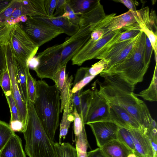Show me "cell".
<instances>
[{
  "instance_id": "obj_28",
  "label": "cell",
  "mask_w": 157,
  "mask_h": 157,
  "mask_svg": "<svg viewBox=\"0 0 157 157\" xmlns=\"http://www.w3.org/2000/svg\"><path fill=\"white\" fill-rule=\"evenodd\" d=\"M73 77L72 75L68 76L66 74L64 84L62 89L59 91L61 101L60 113H62L64 107L69 101L72 94L71 87Z\"/></svg>"
},
{
  "instance_id": "obj_13",
  "label": "cell",
  "mask_w": 157,
  "mask_h": 157,
  "mask_svg": "<svg viewBox=\"0 0 157 157\" xmlns=\"http://www.w3.org/2000/svg\"><path fill=\"white\" fill-rule=\"evenodd\" d=\"M93 97L85 124L109 120V104L96 88L93 89Z\"/></svg>"
},
{
  "instance_id": "obj_19",
  "label": "cell",
  "mask_w": 157,
  "mask_h": 157,
  "mask_svg": "<svg viewBox=\"0 0 157 157\" xmlns=\"http://www.w3.org/2000/svg\"><path fill=\"white\" fill-rule=\"evenodd\" d=\"M105 157H128L132 151L118 139L112 140L100 148Z\"/></svg>"
},
{
  "instance_id": "obj_37",
  "label": "cell",
  "mask_w": 157,
  "mask_h": 157,
  "mask_svg": "<svg viewBox=\"0 0 157 157\" xmlns=\"http://www.w3.org/2000/svg\"><path fill=\"white\" fill-rule=\"evenodd\" d=\"M0 86L5 96L12 94L11 81L7 67L0 78Z\"/></svg>"
},
{
  "instance_id": "obj_48",
  "label": "cell",
  "mask_w": 157,
  "mask_h": 157,
  "mask_svg": "<svg viewBox=\"0 0 157 157\" xmlns=\"http://www.w3.org/2000/svg\"><path fill=\"white\" fill-rule=\"evenodd\" d=\"M57 2V0H44V8L48 17H51L53 16Z\"/></svg>"
},
{
  "instance_id": "obj_1",
  "label": "cell",
  "mask_w": 157,
  "mask_h": 157,
  "mask_svg": "<svg viewBox=\"0 0 157 157\" xmlns=\"http://www.w3.org/2000/svg\"><path fill=\"white\" fill-rule=\"evenodd\" d=\"M36 85L34 107L46 132L54 141L60 113L59 92L55 84L50 86L42 79L36 81Z\"/></svg>"
},
{
  "instance_id": "obj_9",
  "label": "cell",
  "mask_w": 157,
  "mask_h": 157,
  "mask_svg": "<svg viewBox=\"0 0 157 157\" xmlns=\"http://www.w3.org/2000/svg\"><path fill=\"white\" fill-rule=\"evenodd\" d=\"M148 6L134 11L135 18L140 31L149 39L155 54V60H157V19L155 11L150 13Z\"/></svg>"
},
{
  "instance_id": "obj_53",
  "label": "cell",
  "mask_w": 157,
  "mask_h": 157,
  "mask_svg": "<svg viewBox=\"0 0 157 157\" xmlns=\"http://www.w3.org/2000/svg\"><path fill=\"white\" fill-rule=\"evenodd\" d=\"M86 157H105L102 153L100 148L87 152Z\"/></svg>"
},
{
  "instance_id": "obj_6",
  "label": "cell",
  "mask_w": 157,
  "mask_h": 157,
  "mask_svg": "<svg viewBox=\"0 0 157 157\" xmlns=\"http://www.w3.org/2000/svg\"><path fill=\"white\" fill-rule=\"evenodd\" d=\"M63 43L49 47L39 53L36 58L38 61L33 70L41 79L49 78L52 80L61 68L62 52Z\"/></svg>"
},
{
  "instance_id": "obj_46",
  "label": "cell",
  "mask_w": 157,
  "mask_h": 157,
  "mask_svg": "<svg viewBox=\"0 0 157 157\" xmlns=\"http://www.w3.org/2000/svg\"><path fill=\"white\" fill-rule=\"evenodd\" d=\"M82 91L83 89H82L75 93H72V95L74 106L80 116H81L82 115L81 97V94Z\"/></svg>"
},
{
  "instance_id": "obj_22",
  "label": "cell",
  "mask_w": 157,
  "mask_h": 157,
  "mask_svg": "<svg viewBox=\"0 0 157 157\" xmlns=\"http://www.w3.org/2000/svg\"><path fill=\"white\" fill-rule=\"evenodd\" d=\"M23 15L28 17H47L44 0H20Z\"/></svg>"
},
{
  "instance_id": "obj_8",
  "label": "cell",
  "mask_w": 157,
  "mask_h": 157,
  "mask_svg": "<svg viewBox=\"0 0 157 157\" xmlns=\"http://www.w3.org/2000/svg\"><path fill=\"white\" fill-rule=\"evenodd\" d=\"M124 31L122 28L112 32L103 36L97 41H94L90 38L82 48L71 59L72 64L80 66L86 61L95 58L103 48Z\"/></svg>"
},
{
  "instance_id": "obj_7",
  "label": "cell",
  "mask_w": 157,
  "mask_h": 157,
  "mask_svg": "<svg viewBox=\"0 0 157 157\" xmlns=\"http://www.w3.org/2000/svg\"><path fill=\"white\" fill-rule=\"evenodd\" d=\"M21 23L24 31L39 47L64 33L61 29L35 17H28L26 21Z\"/></svg>"
},
{
  "instance_id": "obj_27",
  "label": "cell",
  "mask_w": 157,
  "mask_h": 157,
  "mask_svg": "<svg viewBox=\"0 0 157 157\" xmlns=\"http://www.w3.org/2000/svg\"><path fill=\"white\" fill-rule=\"evenodd\" d=\"M97 0H67V2L74 12L76 14L79 15L90 9Z\"/></svg>"
},
{
  "instance_id": "obj_54",
  "label": "cell",
  "mask_w": 157,
  "mask_h": 157,
  "mask_svg": "<svg viewBox=\"0 0 157 157\" xmlns=\"http://www.w3.org/2000/svg\"><path fill=\"white\" fill-rule=\"evenodd\" d=\"M13 0H0V12L9 6Z\"/></svg>"
},
{
  "instance_id": "obj_50",
  "label": "cell",
  "mask_w": 157,
  "mask_h": 157,
  "mask_svg": "<svg viewBox=\"0 0 157 157\" xmlns=\"http://www.w3.org/2000/svg\"><path fill=\"white\" fill-rule=\"evenodd\" d=\"M66 0H57L56 10L53 17L61 16L64 13Z\"/></svg>"
},
{
  "instance_id": "obj_23",
  "label": "cell",
  "mask_w": 157,
  "mask_h": 157,
  "mask_svg": "<svg viewBox=\"0 0 157 157\" xmlns=\"http://www.w3.org/2000/svg\"><path fill=\"white\" fill-rule=\"evenodd\" d=\"M33 17L61 29L64 31V33L70 36L77 32L80 27L78 25L72 24L67 18L62 16L51 17Z\"/></svg>"
},
{
  "instance_id": "obj_4",
  "label": "cell",
  "mask_w": 157,
  "mask_h": 157,
  "mask_svg": "<svg viewBox=\"0 0 157 157\" xmlns=\"http://www.w3.org/2000/svg\"><path fill=\"white\" fill-rule=\"evenodd\" d=\"M99 91L106 99H113L122 107L144 129L148 127L152 118L145 102L134 92L125 91L104 85Z\"/></svg>"
},
{
  "instance_id": "obj_18",
  "label": "cell",
  "mask_w": 157,
  "mask_h": 157,
  "mask_svg": "<svg viewBox=\"0 0 157 157\" xmlns=\"http://www.w3.org/2000/svg\"><path fill=\"white\" fill-rule=\"evenodd\" d=\"M100 1L98 0L95 4L88 11L79 15V26L90 25L91 28L106 15Z\"/></svg>"
},
{
  "instance_id": "obj_44",
  "label": "cell",
  "mask_w": 157,
  "mask_h": 157,
  "mask_svg": "<svg viewBox=\"0 0 157 157\" xmlns=\"http://www.w3.org/2000/svg\"><path fill=\"white\" fill-rule=\"evenodd\" d=\"M66 65H65L61 67L52 79L59 91L62 89L65 82Z\"/></svg>"
},
{
  "instance_id": "obj_32",
  "label": "cell",
  "mask_w": 157,
  "mask_h": 157,
  "mask_svg": "<svg viewBox=\"0 0 157 157\" xmlns=\"http://www.w3.org/2000/svg\"><path fill=\"white\" fill-rule=\"evenodd\" d=\"M93 95L92 90L88 89L82 91L81 94V100L82 115L81 117L85 122L90 108Z\"/></svg>"
},
{
  "instance_id": "obj_40",
  "label": "cell",
  "mask_w": 157,
  "mask_h": 157,
  "mask_svg": "<svg viewBox=\"0 0 157 157\" xmlns=\"http://www.w3.org/2000/svg\"><path fill=\"white\" fill-rule=\"evenodd\" d=\"M141 31L133 29H126L120 33L113 40L114 43H118L132 39L137 36Z\"/></svg>"
},
{
  "instance_id": "obj_26",
  "label": "cell",
  "mask_w": 157,
  "mask_h": 157,
  "mask_svg": "<svg viewBox=\"0 0 157 157\" xmlns=\"http://www.w3.org/2000/svg\"><path fill=\"white\" fill-rule=\"evenodd\" d=\"M155 63V70L151 83L147 89L136 94L137 96L142 98L145 101H157V66Z\"/></svg>"
},
{
  "instance_id": "obj_14",
  "label": "cell",
  "mask_w": 157,
  "mask_h": 157,
  "mask_svg": "<svg viewBox=\"0 0 157 157\" xmlns=\"http://www.w3.org/2000/svg\"><path fill=\"white\" fill-rule=\"evenodd\" d=\"M86 124L90 127L98 147L117 139V134L119 126L112 121L95 122Z\"/></svg>"
},
{
  "instance_id": "obj_15",
  "label": "cell",
  "mask_w": 157,
  "mask_h": 157,
  "mask_svg": "<svg viewBox=\"0 0 157 157\" xmlns=\"http://www.w3.org/2000/svg\"><path fill=\"white\" fill-rule=\"evenodd\" d=\"M109 105V121L119 127L128 129H144L121 106L113 99L107 100Z\"/></svg>"
},
{
  "instance_id": "obj_11",
  "label": "cell",
  "mask_w": 157,
  "mask_h": 157,
  "mask_svg": "<svg viewBox=\"0 0 157 157\" xmlns=\"http://www.w3.org/2000/svg\"><path fill=\"white\" fill-rule=\"evenodd\" d=\"M116 15V13H113L105 15L91 28L92 32L96 30H101L104 32L103 36L110 32L136 23L134 11L129 10L119 15Z\"/></svg>"
},
{
  "instance_id": "obj_25",
  "label": "cell",
  "mask_w": 157,
  "mask_h": 157,
  "mask_svg": "<svg viewBox=\"0 0 157 157\" xmlns=\"http://www.w3.org/2000/svg\"><path fill=\"white\" fill-rule=\"evenodd\" d=\"M89 67H81L78 69L75 75L71 91L75 93L80 90L90 82L95 76L90 75L89 73Z\"/></svg>"
},
{
  "instance_id": "obj_24",
  "label": "cell",
  "mask_w": 157,
  "mask_h": 157,
  "mask_svg": "<svg viewBox=\"0 0 157 157\" xmlns=\"http://www.w3.org/2000/svg\"><path fill=\"white\" fill-rule=\"evenodd\" d=\"M72 95L70 100L63 109V114L60 124L59 142L61 144L62 140H64L67 136L71 123L73 121L74 106L73 103Z\"/></svg>"
},
{
  "instance_id": "obj_2",
  "label": "cell",
  "mask_w": 157,
  "mask_h": 157,
  "mask_svg": "<svg viewBox=\"0 0 157 157\" xmlns=\"http://www.w3.org/2000/svg\"><path fill=\"white\" fill-rule=\"evenodd\" d=\"M25 129L23 132L25 141V150L29 157H57L55 142L46 132L29 100Z\"/></svg>"
},
{
  "instance_id": "obj_51",
  "label": "cell",
  "mask_w": 157,
  "mask_h": 157,
  "mask_svg": "<svg viewBox=\"0 0 157 157\" xmlns=\"http://www.w3.org/2000/svg\"><path fill=\"white\" fill-rule=\"evenodd\" d=\"M117 2H120L124 4L129 10L132 11L136 10V6L139 4L138 2L136 0H113Z\"/></svg>"
},
{
  "instance_id": "obj_43",
  "label": "cell",
  "mask_w": 157,
  "mask_h": 157,
  "mask_svg": "<svg viewBox=\"0 0 157 157\" xmlns=\"http://www.w3.org/2000/svg\"><path fill=\"white\" fill-rule=\"evenodd\" d=\"M62 16L67 18L72 24L78 25L80 21L79 16L76 14L74 12L69 6L67 0H66L65 11Z\"/></svg>"
},
{
  "instance_id": "obj_16",
  "label": "cell",
  "mask_w": 157,
  "mask_h": 157,
  "mask_svg": "<svg viewBox=\"0 0 157 157\" xmlns=\"http://www.w3.org/2000/svg\"><path fill=\"white\" fill-rule=\"evenodd\" d=\"M130 131L133 141L135 157H153V148L149 138L140 129L130 128Z\"/></svg>"
},
{
  "instance_id": "obj_52",
  "label": "cell",
  "mask_w": 157,
  "mask_h": 157,
  "mask_svg": "<svg viewBox=\"0 0 157 157\" xmlns=\"http://www.w3.org/2000/svg\"><path fill=\"white\" fill-rule=\"evenodd\" d=\"M103 31L100 29L96 30L92 32L90 39L94 41H97L101 39L103 36Z\"/></svg>"
},
{
  "instance_id": "obj_55",
  "label": "cell",
  "mask_w": 157,
  "mask_h": 157,
  "mask_svg": "<svg viewBox=\"0 0 157 157\" xmlns=\"http://www.w3.org/2000/svg\"><path fill=\"white\" fill-rule=\"evenodd\" d=\"M153 157H157V155H156V156H154Z\"/></svg>"
},
{
  "instance_id": "obj_21",
  "label": "cell",
  "mask_w": 157,
  "mask_h": 157,
  "mask_svg": "<svg viewBox=\"0 0 157 157\" xmlns=\"http://www.w3.org/2000/svg\"><path fill=\"white\" fill-rule=\"evenodd\" d=\"M0 157H26L21 138L13 134L0 152Z\"/></svg>"
},
{
  "instance_id": "obj_12",
  "label": "cell",
  "mask_w": 157,
  "mask_h": 157,
  "mask_svg": "<svg viewBox=\"0 0 157 157\" xmlns=\"http://www.w3.org/2000/svg\"><path fill=\"white\" fill-rule=\"evenodd\" d=\"M7 67L11 83L12 94L17 105L21 121L26 128L28 114L27 105L23 101L18 87L12 53L9 42L5 45Z\"/></svg>"
},
{
  "instance_id": "obj_5",
  "label": "cell",
  "mask_w": 157,
  "mask_h": 157,
  "mask_svg": "<svg viewBox=\"0 0 157 157\" xmlns=\"http://www.w3.org/2000/svg\"><path fill=\"white\" fill-rule=\"evenodd\" d=\"M9 43L13 55L28 63L35 56L39 48L25 32L20 23L14 24L10 32Z\"/></svg>"
},
{
  "instance_id": "obj_42",
  "label": "cell",
  "mask_w": 157,
  "mask_h": 157,
  "mask_svg": "<svg viewBox=\"0 0 157 157\" xmlns=\"http://www.w3.org/2000/svg\"><path fill=\"white\" fill-rule=\"evenodd\" d=\"M107 62L105 59H101L92 65L89 68L88 72L91 75L96 76L105 70L107 66Z\"/></svg>"
},
{
  "instance_id": "obj_41",
  "label": "cell",
  "mask_w": 157,
  "mask_h": 157,
  "mask_svg": "<svg viewBox=\"0 0 157 157\" xmlns=\"http://www.w3.org/2000/svg\"><path fill=\"white\" fill-rule=\"evenodd\" d=\"M73 114L74 115L73 131L75 141L77 139L79 134L82 132L83 125L85 124L82 118L80 117L74 107Z\"/></svg>"
},
{
  "instance_id": "obj_20",
  "label": "cell",
  "mask_w": 157,
  "mask_h": 157,
  "mask_svg": "<svg viewBox=\"0 0 157 157\" xmlns=\"http://www.w3.org/2000/svg\"><path fill=\"white\" fill-rule=\"evenodd\" d=\"M100 75L104 78L103 82L101 83L104 85L126 92H134L135 86L116 74L102 72Z\"/></svg>"
},
{
  "instance_id": "obj_45",
  "label": "cell",
  "mask_w": 157,
  "mask_h": 157,
  "mask_svg": "<svg viewBox=\"0 0 157 157\" xmlns=\"http://www.w3.org/2000/svg\"><path fill=\"white\" fill-rule=\"evenodd\" d=\"M5 45L0 43V78L7 68Z\"/></svg>"
},
{
  "instance_id": "obj_38",
  "label": "cell",
  "mask_w": 157,
  "mask_h": 157,
  "mask_svg": "<svg viewBox=\"0 0 157 157\" xmlns=\"http://www.w3.org/2000/svg\"><path fill=\"white\" fill-rule=\"evenodd\" d=\"M16 0H13L12 4L8 7L0 12V24L8 21L13 24L14 19L12 17L13 11L15 8Z\"/></svg>"
},
{
  "instance_id": "obj_35",
  "label": "cell",
  "mask_w": 157,
  "mask_h": 157,
  "mask_svg": "<svg viewBox=\"0 0 157 157\" xmlns=\"http://www.w3.org/2000/svg\"><path fill=\"white\" fill-rule=\"evenodd\" d=\"M13 25L8 21L0 24V43L6 45L9 42L10 32Z\"/></svg>"
},
{
  "instance_id": "obj_17",
  "label": "cell",
  "mask_w": 157,
  "mask_h": 157,
  "mask_svg": "<svg viewBox=\"0 0 157 157\" xmlns=\"http://www.w3.org/2000/svg\"><path fill=\"white\" fill-rule=\"evenodd\" d=\"M13 56L18 87L23 101L27 105L29 99L27 80V73L29 71V64Z\"/></svg>"
},
{
  "instance_id": "obj_47",
  "label": "cell",
  "mask_w": 157,
  "mask_h": 157,
  "mask_svg": "<svg viewBox=\"0 0 157 157\" xmlns=\"http://www.w3.org/2000/svg\"><path fill=\"white\" fill-rule=\"evenodd\" d=\"M153 49L148 38L146 36L144 48V59L146 64L149 66Z\"/></svg>"
},
{
  "instance_id": "obj_49",
  "label": "cell",
  "mask_w": 157,
  "mask_h": 157,
  "mask_svg": "<svg viewBox=\"0 0 157 157\" xmlns=\"http://www.w3.org/2000/svg\"><path fill=\"white\" fill-rule=\"evenodd\" d=\"M157 127L156 121L152 119L145 132L150 140L153 139H157Z\"/></svg>"
},
{
  "instance_id": "obj_33",
  "label": "cell",
  "mask_w": 157,
  "mask_h": 157,
  "mask_svg": "<svg viewBox=\"0 0 157 157\" xmlns=\"http://www.w3.org/2000/svg\"><path fill=\"white\" fill-rule=\"evenodd\" d=\"M14 134L9 124L0 120V152Z\"/></svg>"
},
{
  "instance_id": "obj_3",
  "label": "cell",
  "mask_w": 157,
  "mask_h": 157,
  "mask_svg": "<svg viewBox=\"0 0 157 157\" xmlns=\"http://www.w3.org/2000/svg\"><path fill=\"white\" fill-rule=\"evenodd\" d=\"M146 37L145 34L141 31L126 58L102 72L116 74L134 86L142 82L149 66L146 64L144 59Z\"/></svg>"
},
{
  "instance_id": "obj_29",
  "label": "cell",
  "mask_w": 157,
  "mask_h": 157,
  "mask_svg": "<svg viewBox=\"0 0 157 157\" xmlns=\"http://www.w3.org/2000/svg\"><path fill=\"white\" fill-rule=\"evenodd\" d=\"M140 33L137 36L131 40L128 44L118 55L109 61L107 68L105 70L121 63L126 58L137 40Z\"/></svg>"
},
{
  "instance_id": "obj_31",
  "label": "cell",
  "mask_w": 157,
  "mask_h": 157,
  "mask_svg": "<svg viewBox=\"0 0 157 157\" xmlns=\"http://www.w3.org/2000/svg\"><path fill=\"white\" fill-rule=\"evenodd\" d=\"M75 141V147L78 157H86L87 149L89 147V145L87 140L85 124H83L82 131Z\"/></svg>"
},
{
  "instance_id": "obj_30",
  "label": "cell",
  "mask_w": 157,
  "mask_h": 157,
  "mask_svg": "<svg viewBox=\"0 0 157 157\" xmlns=\"http://www.w3.org/2000/svg\"><path fill=\"white\" fill-rule=\"evenodd\" d=\"M54 145L57 157H78L76 147L69 143L55 142Z\"/></svg>"
},
{
  "instance_id": "obj_39",
  "label": "cell",
  "mask_w": 157,
  "mask_h": 157,
  "mask_svg": "<svg viewBox=\"0 0 157 157\" xmlns=\"http://www.w3.org/2000/svg\"><path fill=\"white\" fill-rule=\"evenodd\" d=\"M6 97L11 113V117L10 122L21 121L18 108L12 94L6 95Z\"/></svg>"
},
{
  "instance_id": "obj_36",
  "label": "cell",
  "mask_w": 157,
  "mask_h": 157,
  "mask_svg": "<svg viewBox=\"0 0 157 157\" xmlns=\"http://www.w3.org/2000/svg\"><path fill=\"white\" fill-rule=\"evenodd\" d=\"M36 81L31 75L29 71L27 75V88L29 100L33 103L35 101L36 96Z\"/></svg>"
},
{
  "instance_id": "obj_34",
  "label": "cell",
  "mask_w": 157,
  "mask_h": 157,
  "mask_svg": "<svg viewBox=\"0 0 157 157\" xmlns=\"http://www.w3.org/2000/svg\"><path fill=\"white\" fill-rule=\"evenodd\" d=\"M117 139L122 142L133 153L135 147L130 129L119 127L117 134Z\"/></svg>"
},
{
  "instance_id": "obj_10",
  "label": "cell",
  "mask_w": 157,
  "mask_h": 157,
  "mask_svg": "<svg viewBox=\"0 0 157 157\" xmlns=\"http://www.w3.org/2000/svg\"><path fill=\"white\" fill-rule=\"evenodd\" d=\"M78 30L64 42L62 52V67L67 64L82 48L90 37L91 26H79Z\"/></svg>"
}]
</instances>
